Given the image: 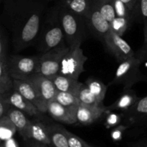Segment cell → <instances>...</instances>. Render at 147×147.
<instances>
[{
	"label": "cell",
	"mask_w": 147,
	"mask_h": 147,
	"mask_svg": "<svg viewBox=\"0 0 147 147\" xmlns=\"http://www.w3.org/2000/svg\"><path fill=\"white\" fill-rule=\"evenodd\" d=\"M1 23L11 35L12 47L20 52L35 44L47 11L42 0H3Z\"/></svg>",
	"instance_id": "cell-1"
},
{
	"label": "cell",
	"mask_w": 147,
	"mask_h": 147,
	"mask_svg": "<svg viewBox=\"0 0 147 147\" xmlns=\"http://www.w3.org/2000/svg\"><path fill=\"white\" fill-rule=\"evenodd\" d=\"M64 44H66L65 38L56 1L55 5L46 11L34 45L38 51L45 53Z\"/></svg>",
	"instance_id": "cell-2"
},
{
	"label": "cell",
	"mask_w": 147,
	"mask_h": 147,
	"mask_svg": "<svg viewBox=\"0 0 147 147\" xmlns=\"http://www.w3.org/2000/svg\"><path fill=\"white\" fill-rule=\"evenodd\" d=\"M57 2L66 44L70 48L80 47L88 29L86 20L70 10L62 1Z\"/></svg>",
	"instance_id": "cell-3"
},
{
	"label": "cell",
	"mask_w": 147,
	"mask_h": 147,
	"mask_svg": "<svg viewBox=\"0 0 147 147\" xmlns=\"http://www.w3.org/2000/svg\"><path fill=\"white\" fill-rule=\"evenodd\" d=\"M40 57L8 55L7 65L9 75L14 80H26L37 73Z\"/></svg>",
	"instance_id": "cell-4"
},
{
	"label": "cell",
	"mask_w": 147,
	"mask_h": 147,
	"mask_svg": "<svg viewBox=\"0 0 147 147\" xmlns=\"http://www.w3.org/2000/svg\"><path fill=\"white\" fill-rule=\"evenodd\" d=\"M69 49L67 45L64 44L43 53L39 59L36 73L50 78L59 74L62 60Z\"/></svg>",
	"instance_id": "cell-5"
},
{
	"label": "cell",
	"mask_w": 147,
	"mask_h": 147,
	"mask_svg": "<svg viewBox=\"0 0 147 147\" xmlns=\"http://www.w3.org/2000/svg\"><path fill=\"white\" fill-rule=\"evenodd\" d=\"M140 64L141 60L135 56L120 62L112 83L123 85L125 90L130 88L133 85L142 80Z\"/></svg>",
	"instance_id": "cell-6"
},
{
	"label": "cell",
	"mask_w": 147,
	"mask_h": 147,
	"mask_svg": "<svg viewBox=\"0 0 147 147\" xmlns=\"http://www.w3.org/2000/svg\"><path fill=\"white\" fill-rule=\"evenodd\" d=\"M87 60L81 47L70 48L62 60L59 74L78 80L84 72V64Z\"/></svg>",
	"instance_id": "cell-7"
},
{
	"label": "cell",
	"mask_w": 147,
	"mask_h": 147,
	"mask_svg": "<svg viewBox=\"0 0 147 147\" xmlns=\"http://www.w3.org/2000/svg\"><path fill=\"white\" fill-rule=\"evenodd\" d=\"M85 20L88 30L103 44L111 30V27L110 23L103 17L99 11L96 4V0H95L91 10Z\"/></svg>",
	"instance_id": "cell-8"
},
{
	"label": "cell",
	"mask_w": 147,
	"mask_h": 147,
	"mask_svg": "<svg viewBox=\"0 0 147 147\" xmlns=\"http://www.w3.org/2000/svg\"><path fill=\"white\" fill-rule=\"evenodd\" d=\"M105 47L117 58L119 62L123 61L134 56L133 50L129 43L121 36L111 30L103 43Z\"/></svg>",
	"instance_id": "cell-9"
},
{
	"label": "cell",
	"mask_w": 147,
	"mask_h": 147,
	"mask_svg": "<svg viewBox=\"0 0 147 147\" xmlns=\"http://www.w3.org/2000/svg\"><path fill=\"white\" fill-rule=\"evenodd\" d=\"M28 79L34 85L40 100L47 109L48 103L55 98L58 92L53 79L45 77L40 73H34Z\"/></svg>",
	"instance_id": "cell-10"
},
{
	"label": "cell",
	"mask_w": 147,
	"mask_h": 147,
	"mask_svg": "<svg viewBox=\"0 0 147 147\" xmlns=\"http://www.w3.org/2000/svg\"><path fill=\"white\" fill-rule=\"evenodd\" d=\"M14 90L32 102L40 110V112L42 113L47 112V108L40 100L34 85L29 79L14 80Z\"/></svg>",
	"instance_id": "cell-11"
},
{
	"label": "cell",
	"mask_w": 147,
	"mask_h": 147,
	"mask_svg": "<svg viewBox=\"0 0 147 147\" xmlns=\"http://www.w3.org/2000/svg\"><path fill=\"white\" fill-rule=\"evenodd\" d=\"M25 114V113L13 106L7 113V116L16 126L17 130L25 140H29L31 139L32 121L27 119Z\"/></svg>",
	"instance_id": "cell-12"
},
{
	"label": "cell",
	"mask_w": 147,
	"mask_h": 147,
	"mask_svg": "<svg viewBox=\"0 0 147 147\" xmlns=\"http://www.w3.org/2000/svg\"><path fill=\"white\" fill-rule=\"evenodd\" d=\"M47 113L53 119L66 124H73L78 122L76 115L68 109L63 106L55 99L50 101L47 105Z\"/></svg>",
	"instance_id": "cell-13"
},
{
	"label": "cell",
	"mask_w": 147,
	"mask_h": 147,
	"mask_svg": "<svg viewBox=\"0 0 147 147\" xmlns=\"http://www.w3.org/2000/svg\"><path fill=\"white\" fill-rule=\"evenodd\" d=\"M7 96L13 107L20 109L26 114L32 116H40L42 113L32 102L16 90H13L10 93H7Z\"/></svg>",
	"instance_id": "cell-14"
},
{
	"label": "cell",
	"mask_w": 147,
	"mask_h": 147,
	"mask_svg": "<svg viewBox=\"0 0 147 147\" xmlns=\"http://www.w3.org/2000/svg\"><path fill=\"white\" fill-rule=\"evenodd\" d=\"M103 111V106H90L80 103L76 112V119L81 124L89 125L97 120Z\"/></svg>",
	"instance_id": "cell-15"
},
{
	"label": "cell",
	"mask_w": 147,
	"mask_h": 147,
	"mask_svg": "<svg viewBox=\"0 0 147 147\" xmlns=\"http://www.w3.org/2000/svg\"><path fill=\"white\" fill-rule=\"evenodd\" d=\"M52 79L57 91L70 93L76 96L78 93L79 89L83 85V83L78 82V80H75L60 74H57Z\"/></svg>",
	"instance_id": "cell-16"
},
{
	"label": "cell",
	"mask_w": 147,
	"mask_h": 147,
	"mask_svg": "<svg viewBox=\"0 0 147 147\" xmlns=\"http://www.w3.org/2000/svg\"><path fill=\"white\" fill-rule=\"evenodd\" d=\"M49 136L52 145L54 147H70L68 144L66 129L58 125L47 126Z\"/></svg>",
	"instance_id": "cell-17"
},
{
	"label": "cell",
	"mask_w": 147,
	"mask_h": 147,
	"mask_svg": "<svg viewBox=\"0 0 147 147\" xmlns=\"http://www.w3.org/2000/svg\"><path fill=\"white\" fill-rule=\"evenodd\" d=\"M70 10L86 19L91 10L95 0H60Z\"/></svg>",
	"instance_id": "cell-18"
},
{
	"label": "cell",
	"mask_w": 147,
	"mask_h": 147,
	"mask_svg": "<svg viewBox=\"0 0 147 147\" xmlns=\"http://www.w3.org/2000/svg\"><path fill=\"white\" fill-rule=\"evenodd\" d=\"M31 139H34L37 142L47 144V146L52 145L47 126L38 121H32Z\"/></svg>",
	"instance_id": "cell-19"
},
{
	"label": "cell",
	"mask_w": 147,
	"mask_h": 147,
	"mask_svg": "<svg viewBox=\"0 0 147 147\" xmlns=\"http://www.w3.org/2000/svg\"><path fill=\"white\" fill-rule=\"evenodd\" d=\"M14 90V79L8 71L7 60H0V95Z\"/></svg>",
	"instance_id": "cell-20"
},
{
	"label": "cell",
	"mask_w": 147,
	"mask_h": 147,
	"mask_svg": "<svg viewBox=\"0 0 147 147\" xmlns=\"http://www.w3.org/2000/svg\"><path fill=\"white\" fill-rule=\"evenodd\" d=\"M55 99L76 115L78 108L80 104V102L76 95L70 93L58 91Z\"/></svg>",
	"instance_id": "cell-21"
},
{
	"label": "cell",
	"mask_w": 147,
	"mask_h": 147,
	"mask_svg": "<svg viewBox=\"0 0 147 147\" xmlns=\"http://www.w3.org/2000/svg\"><path fill=\"white\" fill-rule=\"evenodd\" d=\"M134 21L144 24L145 43H147V0H138L133 9Z\"/></svg>",
	"instance_id": "cell-22"
},
{
	"label": "cell",
	"mask_w": 147,
	"mask_h": 147,
	"mask_svg": "<svg viewBox=\"0 0 147 147\" xmlns=\"http://www.w3.org/2000/svg\"><path fill=\"white\" fill-rule=\"evenodd\" d=\"M79 102L81 104L90 106H102V102L91 93L86 84H83L77 94Z\"/></svg>",
	"instance_id": "cell-23"
},
{
	"label": "cell",
	"mask_w": 147,
	"mask_h": 147,
	"mask_svg": "<svg viewBox=\"0 0 147 147\" xmlns=\"http://www.w3.org/2000/svg\"><path fill=\"white\" fill-rule=\"evenodd\" d=\"M96 4L103 17L111 24L116 17L113 0H96Z\"/></svg>",
	"instance_id": "cell-24"
},
{
	"label": "cell",
	"mask_w": 147,
	"mask_h": 147,
	"mask_svg": "<svg viewBox=\"0 0 147 147\" xmlns=\"http://www.w3.org/2000/svg\"><path fill=\"white\" fill-rule=\"evenodd\" d=\"M139 100L137 96L134 92L127 90L124 94L122 95L117 101L111 106V109H127L131 108L136 102Z\"/></svg>",
	"instance_id": "cell-25"
},
{
	"label": "cell",
	"mask_w": 147,
	"mask_h": 147,
	"mask_svg": "<svg viewBox=\"0 0 147 147\" xmlns=\"http://www.w3.org/2000/svg\"><path fill=\"white\" fill-rule=\"evenodd\" d=\"M86 85L91 91V93L95 95L100 102H103L107 90L106 86L99 80L93 78L88 79Z\"/></svg>",
	"instance_id": "cell-26"
},
{
	"label": "cell",
	"mask_w": 147,
	"mask_h": 147,
	"mask_svg": "<svg viewBox=\"0 0 147 147\" xmlns=\"http://www.w3.org/2000/svg\"><path fill=\"white\" fill-rule=\"evenodd\" d=\"M0 125L1 137L2 139H9L17 130L16 126L7 115L0 118Z\"/></svg>",
	"instance_id": "cell-27"
},
{
	"label": "cell",
	"mask_w": 147,
	"mask_h": 147,
	"mask_svg": "<svg viewBox=\"0 0 147 147\" xmlns=\"http://www.w3.org/2000/svg\"><path fill=\"white\" fill-rule=\"evenodd\" d=\"M131 23L132 21L129 19L125 18V17H116L111 23V27L112 31L122 36L124 34L125 32L128 30Z\"/></svg>",
	"instance_id": "cell-28"
},
{
	"label": "cell",
	"mask_w": 147,
	"mask_h": 147,
	"mask_svg": "<svg viewBox=\"0 0 147 147\" xmlns=\"http://www.w3.org/2000/svg\"><path fill=\"white\" fill-rule=\"evenodd\" d=\"M113 1L116 9V17H125L129 19L132 22H134L133 11L126 4H125L121 0H113Z\"/></svg>",
	"instance_id": "cell-29"
},
{
	"label": "cell",
	"mask_w": 147,
	"mask_h": 147,
	"mask_svg": "<svg viewBox=\"0 0 147 147\" xmlns=\"http://www.w3.org/2000/svg\"><path fill=\"white\" fill-rule=\"evenodd\" d=\"M8 37L3 27L0 30V60H7L8 50Z\"/></svg>",
	"instance_id": "cell-30"
},
{
	"label": "cell",
	"mask_w": 147,
	"mask_h": 147,
	"mask_svg": "<svg viewBox=\"0 0 147 147\" xmlns=\"http://www.w3.org/2000/svg\"><path fill=\"white\" fill-rule=\"evenodd\" d=\"M131 109L136 115L147 116V96L138 100Z\"/></svg>",
	"instance_id": "cell-31"
},
{
	"label": "cell",
	"mask_w": 147,
	"mask_h": 147,
	"mask_svg": "<svg viewBox=\"0 0 147 147\" xmlns=\"http://www.w3.org/2000/svg\"><path fill=\"white\" fill-rule=\"evenodd\" d=\"M11 105L8 99L7 93L0 95V118L7 116Z\"/></svg>",
	"instance_id": "cell-32"
},
{
	"label": "cell",
	"mask_w": 147,
	"mask_h": 147,
	"mask_svg": "<svg viewBox=\"0 0 147 147\" xmlns=\"http://www.w3.org/2000/svg\"><path fill=\"white\" fill-rule=\"evenodd\" d=\"M66 134H67L70 147H88V146L81 139L71 134L70 132L67 131V130H66Z\"/></svg>",
	"instance_id": "cell-33"
},
{
	"label": "cell",
	"mask_w": 147,
	"mask_h": 147,
	"mask_svg": "<svg viewBox=\"0 0 147 147\" xmlns=\"http://www.w3.org/2000/svg\"><path fill=\"white\" fill-rule=\"evenodd\" d=\"M119 116L116 114H111L107 119V123L110 125H114L119 121Z\"/></svg>",
	"instance_id": "cell-34"
},
{
	"label": "cell",
	"mask_w": 147,
	"mask_h": 147,
	"mask_svg": "<svg viewBox=\"0 0 147 147\" xmlns=\"http://www.w3.org/2000/svg\"><path fill=\"white\" fill-rule=\"evenodd\" d=\"M28 147H47V145L34 140V139H32V140L29 139Z\"/></svg>",
	"instance_id": "cell-35"
},
{
	"label": "cell",
	"mask_w": 147,
	"mask_h": 147,
	"mask_svg": "<svg viewBox=\"0 0 147 147\" xmlns=\"http://www.w3.org/2000/svg\"><path fill=\"white\" fill-rule=\"evenodd\" d=\"M113 138L114 139H118L119 137H120V132L119 131H115L114 133H113Z\"/></svg>",
	"instance_id": "cell-36"
},
{
	"label": "cell",
	"mask_w": 147,
	"mask_h": 147,
	"mask_svg": "<svg viewBox=\"0 0 147 147\" xmlns=\"http://www.w3.org/2000/svg\"><path fill=\"white\" fill-rule=\"evenodd\" d=\"M5 147H16L15 145L14 144V143L13 142H8L7 143V144L6 145Z\"/></svg>",
	"instance_id": "cell-37"
},
{
	"label": "cell",
	"mask_w": 147,
	"mask_h": 147,
	"mask_svg": "<svg viewBox=\"0 0 147 147\" xmlns=\"http://www.w3.org/2000/svg\"><path fill=\"white\" fill-rule=\"evenodd\" d=\"M42 1L49 2V1H60V0H42Z\"/></svg>",
	"instance_id": "cell-38"
},
{
	"label": "cell",
	"mask_w": 147,
	"mask_h": 147,
	"mask_svg": "<svg viewBox=\"0 0 147 147\" xmlns=\"http://www.w3.org/2000/svg\"><path fill=\"white\" fill-rule=\"evenodd\" d=\"M2 1H3V0H1V2H2Z\"/></svg>",
	"instance_id": "cell-39"
},
{
	"label": "cell",
	"mask_w": 147,
	"mask_h": 147,
	"mask_svg": "<svg viewBox=\"0 0 147 147\" xmlns=\"http://www.w3.org/2000/svg\"><path fill=\"white\" fill-rule=\"evenodd\" d=\"M1 147H4V146H1Z\"/></svg>",
	"instance_id": "cell-40"
},
{
	"label": "cell",
	"mask_w": 147,
	"mask_h": 147,
	"mask_svg": "<svg viewBox=\"0 0 147 147\" xmlns=\"http://www.w3.org/2000/svg\"><path fill=\"white\" fill-rule=\"evenodd\" d=\"M146 147H147V146H146Z\"/></svg>",
	"instance_id": "cell-41"
}]
</instances>
